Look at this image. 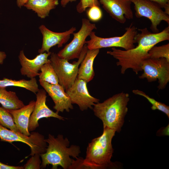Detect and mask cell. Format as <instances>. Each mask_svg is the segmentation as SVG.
Here are the masks:
<instances>
[{
	"instance_id": "1",
	"label": "cell",
	"mask_w": 169,
	"mask_h": 169,
	"mask_svg": "<svg viewBox=\"0 0 169 169\" xmlns=\"http://www.w3.org/2000/svg\"><path fill=\"white\" fill-rule=\"evenodd\" d=\"M141 33H138L134 37L135 43L137 45L128 50H122L112 47L111 51L107 52L108 54L118 60L116 64L121 67L122 74L128 69H131L136 74L142 71L143 62L149 58L148 52L150 49L158 43L169 40V26L157 33H151L148 29H139Z\"/></svg>"
},
{
	"instance_id": "2",
	"label": "cell",
	"mask_w": 169,
	"mask_h": 169,
	"mask_svg": "<svg viewBox=\"0 0 169 169\" xmlns=\"http://www.w3.org/2000/svg\"><path fill=\"white\" fill-rule=\"evenodd\" d=\"M45 140L48 145L46 152L40 154L41 168H45L47 165L51 164L52 169H57L59 166L64 169H73L75 161L71 157L78 158L81 153L79 146L72 145L69 146L68 138H64L61 134H59L55 137L49 134L48 138Z\"/></svg>"
},
{
	"instance_id": "3",
	"label": "cell",
	"mask_w": 169,
	"mask_h": 169,
	"mask_svg": "<svg viewBox=\"0 0 169 169\" xmlns=\"http://www.w3.org/2000/svg\"><path fill=\"white\" fill-rule=\"evenodd\" d=\"M129 95L122 92L115 94L103 102L95 103L92 110L95 115L102 121L103 127L120 132L128 111Z\"/></svg>"
},
{
	"instance_id": "4",
	"label": "cell",
	"mask_w": 169,
	"mask_h": 169,
	"mask_svg": "<svg viewBox=\"0 0 169 169\" xmlns=\"http://www.w3.org/2000/svg\"><path fill=\"white\" fill-rule=\"evenodd\" d=\"M115 133L113 130L103 127L102 134L89 143L81 168L104 169L113 165L111 161L113 153L112 140Z\"/></svg>"
},
{
	"instance_id": "5",
	"label": "cell",
	"mask_w": 169,
	"mask_h": 169,
	"mask_svg": "<svg viewBox=\"0 0 169 169\" xmlns=\"http://www.w3.org/2000/svg\"><path fill=\"white\" fill-rule=\"evenodd\" d=\"M88 50L85 44L77 61L69 63L68 60L59 58L57 54L51 53L49 59L50 63L58 76L59 84L65 90L70 87L77 78L79 67Z\"/></svg>"
},
{
	"instance_id": "6",
	"label": "cell",
	"mask_w": 169,
	"mask_h": 169,
	"mask_svg": "<svg viewBox=\"0 0 169 169\" xmlns=\"http://www.w3.org/2000/svg\"><path fill=\"white\" fill-rule=\"evenodd\" d=\"M136 29L131 23L125 28V32L121 36L107 38L98 37L92 31L89 35L90 39L86 41L85 44L89 50L110 47H120L125 50L131 49L135 47L134 37L138 33Z\"/></svg>"
},
{
	"instance_id": "7",
	"label": "cell",
	"mask_w": 169,
	"mask_h": 169,
	"mask_svg": "<svg viewBox=\"0 0 169 169\" xmlns=\"http://www.w3.org/2000/svg\"><path fill=\"white\" fill-rule=\"evenodd\" d=\"M143 73L139 76L141 79L146 78L149 82L158 80V90H163L169 82V61L165 58H149L142 63Z\"/></svg>"
},
{
	"instance_id": "8",
	"label": "cell",
	"mask_w": 169,
	"mask_h": 169,
	"mask_svg": "<svg viewBox=\"0 0 169 169\" xmlns=\"http://www.w3.org/2000/svg\"><path fill=\"white\" fill-rule=\"evenodd\" d=\"M1 141L11 143L18 141L25 143L31 149L29 156L36 153H44L47 146L44 136L38 132H33L29 136H26L19 132L8 129L0 124Z\"/></svg>"
},
{
	"instance_id": "9",
	"label": "cell",
	"mask_w": 169,
	"mask_h": 169,
	"mask_svg": "<svg viewBox=\"0 0 169 169\" xmlns=\"http://www.w3.org/2000/svg\"><path fill=\"white\" fill-rule=\"evenodd\" d=\"M96 29L95 24L91 23L88 19L82 18L80 30L77 32L73 33L72 40L59 52L57 54L58 56L68 61L78 59L85 44L86 38L93 30Z\"/></svg>"
},
{
	"instance_id": "10",
	"label": "cell",
	"mask_w": 169,
	"mask_h": 169,
	"mask_svg": "<svg viewBox=\"0 0 169 169\" xmlns=\"http://www.w3.org/2000/svg\"><path fill=\"white\" fill-rule=\"evenodd\" d=\"M134 4L137 18L144 17L151 22L150 28L153 33L159 32L158 26L162 21L169 24V15L156 3L150 0H130Z\"/></svg>"
},
{
	"instance_id": "11",
	"label": "cell",
	"mask_w": 169,
	"mask_h": 169,
	"mask_svg": "<svg viewBox=\"0 0 169 169\" xmlns=\"http://www.w3.org/2000/svg\"><path fill=\"white\" fill-rule=\"evenodd\" d=\"M87 83L82 79L77 78L73 84L65 90L72 103L77 104L82 111L88 109H92L94 105L100 101L89 93Z\"/></svg>"
},
{
	"instance_id": "12",
	"label": "cell",
	"mask_w": 169,
	"mask_h": 169,
	"mask_svg": "<svg viewBox=\"0 0 169 169\" xmlns=\"http://www.w3.org/2000/svg\"><path fill=\"white\" fill-rule=\"evenodd\" d=\"M46 93L44 89H40L36 94L35 104L29 122L28 130L29 132L35 130L38 126V121L41 118L54 117L63 120L66 119L53 111L47 106L46 104Z\"/></svg>"
},
{
	"instance_id": "13",
	"label": "cell",
	"mask_w": 169,
	"mask_h": 169,
	"mask_svg": "<svg viewBox=\"0 0 169 169\" xmlns=\"http://www.w3.org/2000/svg\"><path fill=\"white\" fill-rule=\"evenodd\" d=\"M104 9L112 18L121 24L133 18L130 0H99Z\"/></svg>"
},
{
	"instance_id": "14",
	"label": "cell",
	"mask_w": 169,
	"mask_h": 169,
	"mask_svg": "<svg viewBox=\"0 0 169 169\" xmlns=\"http://www.w3.org/2000/svg\"><path fill=\"white\" fill-rule=\"evenodd\" d=\"M39 82L52 99L54 104L53 108L56 113L59 114L64 110L69 112L73 109V106L70 98L62 86L59 84H53L43 81Z\"/></svg>"
},
{
	"instance_id": "15",
	"label": "cell",
	"mask_w": 169,
	"mask_h": 169,
	"mask_svg": "<svg viewBox=\"0 0 169 169\" xmlns=\"http://www.w3.org/2000/svg\"><path fill=\"white\" fill-rule=\"evenodd\" d=\"M39 29L43 35L42 47L38 51L39 54L49 52L50 49L56 45L58 48L62 47L67 42L70 35L76 30L75 27H72L64 32H55L50 30L43 24L39 27Z\"/></svg>"
},
{
	"instance_id": "16",
	"label": "cell",
	"mask_w": 169,
	"mask_h": 169,
	"mask_svg": "<svg viewBox=\"0 0 169 169\" xmlns=\"http://www.w3.org/2000/svg\"><path fill=\"white\" fill-rule=\"evenodd\" d=\"M51 53L50 52H45L40 54L33 59H29L25 56L23 50H21L18 58L21 66L20 69L21 75L30 79L38 76L42 66L50 62L48 58Z\"/></svg>"
},
{
	"instance_id": "17",
	"label": "cell",
	"mask_w": 169,
	"mask_h": 169,
	"mask_svg": "<svg viewBox=\"0 0 169 169\" xmlns=\"http://www.w3.org/2000/svg\"><path fill=\"white\" fill-rule=\"evenodd\" d=\"M35 101L31 100L28 105L16 110H7L12 115L15 125L20 133L26 136L30 133L28 130L29 119L34 110Z\"/></svg>"
},
{
	"instance_id": "18",
	"label": "cell",
	"mask_w": 169,
	"mask_h": 169,
	"mask_svg": "<svg viewBox=\"0 0 169 169\" xmlns=\"http://www.w3.org/2000/svg\"><path fill=\"white\" fill-rule=\"evenodd\" d=\"M99 51V49L87 50L79 68L77 78L82 79L87 83L93 79L95 75L93 63Z\"/></svg>"
},
{
	"instance_id": "19",
	"label": "cell",
	"mask_w": 169,
	"mask_h": 169,
	"mask_svg": "<svg viewBox=\"0 0 169 169\" xmlns=\"http://www.w3.org/2000/svg\"><path fill=\"white\" fill-rule=\"evenodd\" d=\"M59 4L58 0H28L24 6L36 13L42 19L49 16L50 11Z\"/></svg>"
},
{
	"instance_id": "20",
	"label": "cell",
	"mask_w": 169,
	"mask_h": 169,
	"mask_svg": "<svg viewBox=\"0 0 169 169\" xmlns=\"http://www.w3.org/2000/svg\"><path fill=\"white\" fill-rule=\"evenodd\" d=\"M0 103L7 110H16L25 105L15 92L8 91L6 88L0 87Z\"/></svg>"
},
{
	"instance_id": "21",
	"label": "cell",
	"mask_w": 169,
	"mask_h": 169,
	"mask_svg": "<svg viewBox=\"0 0 169 169\" xmlns=\"http://www.w3.org/2000/svg\"><path fill=\"white\" fill-rule=\"evenodd\" d=\"M8 86L23 88L35 94L39 90L37 81L35 78L30 79L28 80L23 79L17 80L5 78L0 80V87L6 88Z\"/></svg>"
},
{
	"instance_id": "22",
	"label": "cell",
	"mask_w": 169,
	"mask_h": 169,
	"mask_svg": "<svg viewBox=\"0 0 169 169\" xmlns=\"http://www.w3.org/2000/svg\"><path fill=\"white\" fill-rule=\"evenodd\" d=\"M40 71L39 81H44L53 84H59L58 78L50 62L44 64Z\"/></svg>"
},
{
	"instance_id": "23",
	"label": "cell",
	"mask_w": 169,
	"mask_h": 169,
	"mask_svg": "<svg viewBox=\"0 0 169 169\" xmlns=\"http://www.w3.org/2000/svg\"><path fill=\"white\" fill-rule=\"evenodd\" d=\"M132 93L136 95L141 96L146 98L152 105L151 107L152 110H158L166 115L169 118V107L162 102L158 101L150 97L143 91L138 90H134Z\"/></svg>"
},
{
	"instance_id": "24",
	"label": "cell",
	"mask_w": 169,
	"mask_h": 169,
	"mask_svg": "<svg viewBox=\"0 0 169 169\" xmlns=\"http://www.w3.org/2000/svg\"><path fill=\"white\" fill-rule=\"evenodd\" d=\"M0 124L11 130L20 132L15 125L12 115L3 107H0Z\"/></svg>"
},
{
	"instance_id": "25",
	"label": "cell",
	"mask_w": 169,
	"mask_h": 169,
	"mask_svg": "<svg viewBox=\"0 0 169 169\" xmlns=\"http://www.w3.org/2000/svg\"><path fill=\"white\" fill-rule=\"evenodd\" d=\"M148 54L149 58H165L169 61V44L158 46L155 45L150 49Z\"/></svg>"
},
{
	"instance_id": "26",
	"label": "cell",
	"mask_w": 169,
	"mask_h": 169,
	"mask_svg": "<svg viewBox=\"0 0 169 169\" xmlns=\"http://www.w3.org/2000/svg\"><path fill=\"white\" fill-rule=\"evenodd\" d=\"M86 14L89 20L96 22L100 20L102 18L103 13L100 6H94L88 8Z\"/></svg>"
},
{
	"instance_id": "27",
	"label": "cell",
	"mask_w": 169,
	"mask_h": 169,
	"mask_svg": "<svg viewBox=\"0 0 169 169\" xmlns=\"http://www.w3.org/2000/svg\"><path fill=\"white\" fill-rule=\"evenodd\" d=\"M39 153H36L32 156V157L27 161L26 163L23 166V169H40L41 168L42 163Z\"/></svg>"
},
{
	"instance_id": "28",
	"label": "cell",
	"mask_w": 169,
	"mask_h": 169,
	"mask_svg": "<svg viewBox=\"0 0 169 169\" xmlns=\"http://www.w3.org/2000/svg\"><path fill=\"white\" fill-rule=\"evenodd\" d=\"M99 0H80L77 5L76 9L79 13L85 11L86 9L94 6H100Z\"/></svg>"
},
{
	"instance_id": "29",
	"label": "cell",
	"mask_w": 169,
	"mask_h": 169,
	"mask_svg": "<svg viewBox=\"0 0 169 169\" xmlns=\"http://www.w3.org/2000/svg\"><path fill=\"white\" fill-rule=\"evenodd\" d=\"M154 2L162 8L164 9V12L169 15V0H150Z\"/></svg>"
},
{
	"instance_id": "30",
	"label": "cell",
	"mask_w": 169,
	"mask_h": 169,
	"mask_svg": "<svg viewBox=\"0 0 169 169\" xmlns=\"http://www.w3.org/2000/svg\"><path fill=\"white\" fill-rule=\"evenodd\" d=\"M0 169H23L22 166L8 165L0 162Z\"/></svg>"
},
{
	"instance_id": "31",
	"label": "cell",
	"mask_w": 169,
	"mask_h": 169,
	"mask_svg": "<svg viewBox=\"0 0 169 169\" xmlns=\"http://www.w3.org/2000/svg\"><path fill=\"white\" fill-rule=\"evenodd\" d=\"M28 0H16V3L18 7L21 8Z\"/></svg>"
},
{
	"instance_id": "32",
	"label": "cell",
	"mask_w": 169,
	"mask_h": 169,
	"mask_svg": "<svg viewBox=\"0 0 169 169\" xmlns=\"http://www.w3.org/2000/svg\"><path fill=\"white\" fill-rule=\"evenodd\" d=\"M6 57V54L4 52L0 51V65H2L3 64L4 61Z\"/></svg>"
},
{
	"instance_id": "33",
	"label": "cell",
	"mask_w": 169,
	"mask_h": 169,
	"mask_svg": "<svg viewBox=\"0 0 169 169\" xmlns=\"http://www.w3.org/2000/svg\"><path fill=\"white\" fill-rule=\"evenodd\" d=\"M77 0H61V5L64 8L69 3L76 2Z\"/></svg>"
}]
</instances>
